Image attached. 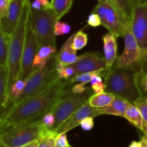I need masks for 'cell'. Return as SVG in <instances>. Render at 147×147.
Returning a JSON list of instances; mask_svg holds the SVG:
<instances>
[{
	"mask_svg": "<svg viewBox=\"0 0 147 147\" xmlns=\"http://www.w3.org/2000/svg\"><path fill=\"white\" fill-rule=\"evenodd\" d=\"M65 86L57 78L39 94L14 104L0 119V131L41 119L66 94Z\"/></svg>",
	"mask_w": 147,
	"mask_h": 147,
	"instance_id": "6da1fadb",
	"label": "cell"
},
{
	"mask_svg": "<svg viewBox=\"0 0 147 147\" xmlns=\"http://www.w3.org/2000/svg\"><path fill=\"white\" fill-rule=\"evenodd\" d=\"M31 4L30 0L25 1L17 27L11 36L9 47L7 70H8V90L10 86L20 79L21 64L25 41L27 21L30 14Z\"/></svg>",
	"mask_w": 147,
	"mask_h": 147,
	"instance_id": "7a4b0ae2",
	"label": "cell"
},
{
	"mask_svg": "<svg viewBox=\"0 0 147 147\" xmlns=\"http://www.w3.org/2000/svg\"><path fill=\"white\" fill-rule=\"evenodd\" d=\"M103 77L106 92L124 98L132 103L142 96L136 83L134 69L112 67Z\"/></svg>",
	"mask_w": 147,
	"mask_h": 147,
	"instance_id": "3957f363",
	"label": "cell"
},
{
	"mask_svg": "<svg viewBox=\"0 0 147 147\" xmlns=\"http://www.w3.org/2000/svg\"><path fill=\"white\" fill-rule=\"evenodd\" d=\"M51 131L52 130L46 128L40 119L1 132L0 142L7 147H22L40 140Z\"/></svg>",
	"mask_w": 147,
	"mask_h": 147,
	"instance_id": "277c9868",
	"label": "cell"
},
{
	"mask_svg": "<svg viewBox=\"0 0 147 147\" xmlns=\"http://www.w3.org/2000/svg\"><path fill=\"white\" fill-rule=\"evenodd\" d=\"M30 22L39 47L50 45L56 47L55 24L58 21L55 11L50 9H30Z\"/></svg>",
	"mask_w": 147,
	"mask_h": 147,
	"instance_id": "5b68a950",
	"label": "cell"
},
{
	"mask_svg": "<svg viewBox=\"0 0 147 147\" xmlns=\"http://www.w3.org/2000/svg\"><path fill=\"white\" fill-rule=\"evenodd\" d=\"M56 67L57 61L55 57H53L44 69L34 70L32 74L27 78L23 94L16 103H20L27 98L39 94L57 80L58 77Z\"/></svg>",
	"mask_w": 147,
	"mask_h": 147,
	"instance_id": "8992f818",
	"label": "cell"
},
{
	"mask_svg": "<svg viewBox=\"0 0 147 147\" xmlns=\"http://www.w3.org/2000/svg\"><path fill=\"white\" fill-rule=\"evenodd\" d=\"M93 12L100 17L102 25L116 38L123 37L126 28L130 25L121 12L108 1H98Z\"/></svg>",
	"mask_w": 147,
	"mask_h": 147,
	"instance_id": "52a82bcc",
	"label": "cell"
},
{
	"mask_svg": "<svg viewBox=\"0 0 147 147\" xmlns=\"http://www.w3.org/2000/svg\"><path fill=\"white\" fill-rule=\"evenodd\" d=\"M130 26L140 53V70L147 60V6L136 4L134 7Z\"/></svg>",
	"mask_w": 147,
	"mask_h": 147,
	"instance_id": "ba28073f",
	"label": "cell"
},
{
	"mask_svg": "<svg viewBox=\"0 0 147 147\" xmlns=\"http://www.w3.org/2000/svg\"><path fill=\"white\" fill-rule=\"evenodd\" d=\"M88 98V93L77 94L72 91L67 92L51 110L55 118V123L53 130L60 127Z\"/></svg>",
	"mask_w": 147,
	"mask_h": 147,
	"instance_id": "9c48e42d",
	"label": "cell"
},
{
	"mask_svg": "<svg viewBox=\"0 0 147 147\" xmlns=\"http://www.w3.org/2000/svg\"><path fill=\"white\" fill-rule=\"evenodd\" d=\"M29 17L26 30L25 41L23 50L21 64V73L20 79L27 80L33 73V63L34 57L38 52L39 44L31 25L30 17Z\"/></svg>",
	"mask_w": 147,
	"mask_h": 147,
	"instance_id": "30bf717a",
	"label": "cell"
},
{
	"mask_svg": "<svg viewBox=\"0 0 147 147\" xmlns=\"http://www.w3.org/2000/svg\"><path fill=\"white\" fill-rule=\"evenodd\" d=\"M123 37L124 39V50L121 56L117 57L113 67L133 68L137 72L139 70L140 53L130 25L126 28Z\"/></svg>",
	"mask_w": 147,
	"mask_h": 147,
	"instance_id": "8fae6325",
	"label": "cell"
},
{
	"mask_svg": "<svg viewBox=\"0 0 147 147\" xmlns=\"http://www.w3.org/2000/svg\"><path fill=\"white\" fill-rule=\"evenodd\" d=\"M99 115L100 114L98 109L93 108V106H90V103H88V100L74 113H73L68 118V119L65 123H63L60 127L52 131H54L57 135L59 134L67 133L69 131L72 130L74 128L80 125L82 121L86 118H95Z\"/></svg>",
	"mask_w": 147,
	"mask_h": 147,
	"instance_id": "7c38bea8",
	"label": "cell"
},
{
	"mask_svg": "<svg viewBox=\"0 0 147 147\" xmlns=\"http://www.w3.org/2000/svg\"><path fill=\"white\" fill-rule=\"evenodd\" d=\"M75 70L76 76L90 72L106 69V61L100 53H88L81 55V57L76 63L70 65Z\"/></svg>",
	"mask_w": 147,
	"mask_h": 147,
	"instance_id": "4fadbf2b",
	"label": "cell"
},
{
	"mask_svg": "<svg viewBox=\"0 0 147 147\" xmlns=\"http://www.w3.org/2000/svg\"><path fill=\"white\" fill-rule=\"evenodd\" d=\"M25 1L22 0H11L8 14L0 20V30L6 35L11 37L17 27Z\"/></svg>",
	"mask_w": 147,
	"mask_h": 147,
	"instance_id": "5bb4252c",
	"label": "cell"
},
{
	"mask_svg": "<svg viewBox=\"0 0 147 147\" xmlns=\"http://www.w3.org/2000/svg\"><path fill=\"white\" fill-rule=\"evenodd\" d=\"M75 34H72L63 45L60 51L55 56L56 61L61 65H70L78 61L81 55L78 56L76 50L73 47V40Z\"/></svg>",
	"mask_w": 147,
	"mask_h": 147,
	"instance_id": "9a60e30c",
	"label": "cell"
},
{
	"mask_svg": "<svg viewBox=\"0 0 147 147\" xmlns=\"http://www.w3.org/2000/svg\"><path fill=\"white\" fill-rule=\"evenodd\" d=\"M116 37L111 33H107L103 37V52L106 61V69L105 73L109 72L114 65L117 59V42ZM104 73V74H105Z\"/></svg>",
	"mask_w": 147,
	"mask_h": 147,
	"instance_id": "2e32d148",
	"label": "cell"
},
{
	"mask_svg": "<svg viewBox=\"0 0 147 147\" xmlns=\"http://www.w3.org/2000/svg\"><path fill=\"white\" fill-rule=\"evenodd\" d=\"M131 102L123 97L116 96L115 100L109 106L98 109L100 115H113V116H125L127 108Z\"/></svg>",
	"mask_w": 147,
	"mask_h": 147,
	"instance_id": "e0dca14e",
	"label": "cell"
},
{
	"mask_svg": "<svg viewBox=\"0 0 147 147\" xmlns=\"http://www.w3.org/2000/svg\"><path fill=\"white\" fill-rule=\"evenodd\" d=\"M56 53V47L50 45H46L40 47L38 52L34 57L33 63V72L35 70H42L47 63L50 62Z\"/></svg>",
	"mask_w": 147,
	"mask_h": 147,
	"instance_id": "ac0fdd59",
	"label": "cell"
},
{
	"mask_svg": "<svg viewBox=\"0 0 147 147\" xmlns=\"http://www.w3.org/2000/svg\"><path fill=\"white\" fill-rule=\"evenodd\" d=\"M27 84V80L18 79L10 86L8 90V99L7 103V110L6 113L9 109H11L17 101L22 95L23 94L24 88ZM5 115V114H4ZM4 117V116H3ZM2 117V118H3Z\"/></svg>",
	"mask_w": 147,
	"mask_h": 147,
	"instance_id": "d6986e66",
	"label": "cell"
},
{
	"mask_svg": "<svg viewBox=\"0 0 147 147\" xmlns=\"http://www.w3.org/2000/svg\"><path fill=\"white\" fill-rule=\"evenodd\" d=\"M116 98V95L109 92L95 93L91 95L88 98V103L91 106L96 109L106 107L109 106Z\"/></svg>",
	"mask_w": 147,
	"mask_h": 147,
	"instance_id": "ffe728a7",
	"label": "cell"
},
{
	"mask_svg": "<svg viewBox=\"0 0 147 147\" xmlns=\"http://www.w3.org/2000/svg\"><path fill=\"white\" fill-rule=\"evenodd\" d=\"M125 119L129 121L132 125L140 129L141 131H144V123L142 119V113L139 109L135 106L134 103H131L129 105L125 113Z\"/></svg>",
	"mask_w": 147,
	"mask_h": 147,
	"instance_id": "44dd1931",
	"label": "cell"
},
{
	"mask_svg": "<svg viewBox=\"0 0 147 147\" xmlns=\"http://www.w3.org/2000/svg\"><path fill=\"white\" fill-rule=\"evenodd\" d=\"M73 0H51V9L55 11L57 20H60L71 9Z\"/></svg>",
	"mask_w": 147,
	"mask_h": 147,
	"instance_id": "7402d4cb",
	"label": "cell"
},
{
	"mask_svg": "<svg viewBox=\"0 0 147 147\" xmlns=\"http://www.w3.org/2000/svg\"><path fill=\"white\" fill-rule=\"evenodd\" d=\"M0 67H7L9 47L11 37L0 30Z\"/></svg>",
	"mask_w": 147,
	"mask_h": 147,
	"instance_id": "603a6c76",
	"label": "cell"
},
{
	"mask_svg": "<svg viewBox=\"0 0 147 147\" xmlns=\"http://www.w3.org/2000/svg\"><path fill=\"white\" fill-rule=\"evenodd\" d=\"M116 6L126 19L129 24H131V15L134 7L136 6V0H113Z\"/></svg>",
	"mask_w": 147,
	"mask_h": 147,
	"instance_id": "cb8c5ba5",
	"label": "cell"
},
{
	"mask_svg": "<svg viewBox=\"0 0 147 147\" xmlns=\"http://www.w3.org/2000/svg\"><path fill=\"white\" fill-rule=\"evenodd\" d=\"M105 71H106V70L102 69V70H97V71L90 72V73H86L80 75H78V76H76L73 78H72L70 80V83H78L86 85L90 83L92 78L94 76H96V75H98V76H101L102 77H103Z\"/></svg>",
	"mask_w": 147,
	"mask_h": 147,
	"instance_id": "d4e9b609",
	"label": "cell"
},
{
	"mask_svg": "<svg viewBox=\"0 0 147 147\" xmlns=\"http://www.w3.org/2000/svg\"><path fill=\"white\" fill-rule=\"evenodd\" d=\"M136 80L141 96L147 99V73L142 70L136 72Z\"/></svg>",
	"mask_w": 147,
	"mask_h": 147,
	"instance_id": "484cf974",
	"label": "cell"
},
{
	"mask_svg": "<svg viewBox=\"0 0 147 147\" xmlns=\"http://www.w3.org/2000/svg\"><path fill=\"white\" fill-rule=\"evenodd\" d=\"M133 103L139 109L142 113L144 123L143 132L147 134V99L143 96H140Z\"/></svg>",
	"mask_w": 147,
	"mask_h": 147,
	"instance_id": "4316f807",
	"label": "cell"
},
{
	"mask_svg": "<svg viewBox=\"0 0 147 147\" xmlns=\"http://www.w3.org/2000/svg\"><path fill=\"white\" fill-rule=\"evenodd\" d=\"M56 70H57V77L60 80L64 79L65 80H68L76 76L74 69L70 65H61L57 63Z\"/></svg>",
	"mask_w": 147,
	"mask_h": 147,
	"instance_id": "83f0119b",
	"label": "cell"
},
{
	"mask_svg": "<svg viewBox=\"0 0 147 147\" xmlns=\"http://www.w3.org/2000/svg\"><path fill=\"white\" fill-rule=\"evenodd\" d=\"M88 43V34L83 30H79L75 34L73 40V47L76 51L83 49Z\"/></svg>",
	"mask_w": 147,
	"mask_h": 147,
	"instance_id": "f1b7e54d",
	"label": "cell"
},
{
	"mask_svg": "<svg viewBox=\"0 0 147 147\" xmlns=\"http://www.w3.org/2000/svg\"><path fill=\"white\" fill-rule=\"evenodd\" d=\"M91 88L95 93H103L106 90V85L103 82L101 76L96 75L92 78L90 82Z\"/></svg>",
	"mask_w": 147,
	"mask_h": 147,
	"instance_id": "f546056e",
	"label": "cell"
},
{
	"mask_svg": "<svg viewBox=\"0 0 147 147\" xmlns=\"http://www.w3.org/2000/svg\"><path fill=\"white\" fill-rule=\"evenodd\" d=\"M57 136L54 131H52L49 134L44 136L39 141L38 147H56L55 137Z\"/></svg>",
	"mask_w": 147,
	"mask_h": 147,
	"instance_id": "4dcf8cb0",
	"label": "cell"
},
{
	"mask_svg": "<svg viewBox=\"0 0 147 147\" xmlns=\"http://www.w3.org/2000/svg\"><path fill=\"white\" fill-rule=\"evenodd\" d=\"M41 120L46 128H47L50 130H53L54 129L55 123V118L54 114L51 111L46 113L42 116Z\"/></svg>",
	"mask_w": 147,
	"mask_h": 147,
	"instance_id": "1f68e13d",
	"label": "cell"
},
{
	"mask_svg": "<svg viewBox=\"0 0 147 147\" xmlns=\"http://www.w3.org/2000/svg\"><path fill=\"white\" fill-rule=\"evenodd\" d=\"M70 26L66 23L61 22L58 20L55 24V34L56 36L63 35L70 32Z\"/></svg>",
	"mask_w": 147,
	"mask_h": 147,
	"instance_id": "d6a6232c",
	"label": "cell"
},
{
	"mask_svg": "<svg viewBox=\"0 0 147 147\" xmlns=\"http://www.w3.org/2000/svg\"><path fill=\"white\" fill-rule=\"evenodd\" d=\"M31 8L33 9H42L51 8V4L48 0H34L31 4Z\"/></svg>",
	"mask_w": 147,
	"mask_h": 147,
	"instance_id": "836d02e7",
	"label": "cell"
},
{
	"mask_svg": "<svg viewBox=\"0 0 147 147\" xmlns=\"http://www.w3.org/2000/svg\"><path fill=\"white\" fill-rule=\"evenodd\" d=\"M56 147H70L66 133L59 134L55 137Z\"/></svg>",
	"mask_w": 147,
	"mask_h": 147,
	"instance_id": "e575fe53",
	"label": "cell"
},
{
	"mask_svg": "<svg viewBox=\"0 0 147 147\" xmlns=\"http://www.w3.org/2000/svg\"><path fill=\"white\" fill-rule=\"evenodd\" d=\"M11 0H0V20L5 18L9 9Z\"/></svg>",
	"mask_w": 147,
	"mask_h": 147,
	"instance_id": "d590c367",
	"label": "cell"
},
{
	"mask_svg": "<svg viewBox=\"0 0 147 147\" xmlns=\"http://www.w3.org/2000/svg\"><path fill=\"white\" fill-rule=\"evenodd\" d=\"M88 24L93 27H99L101 24V20H100V17L96 13L92 12L91 14H89L87 20Z\"/></svg>",
	"mask_w": 147,
	"mask_h": 147,
	"instance_id": "8d00e7d4",
	"label": "cell"
},
{
	"mask_svg": "<svg viewBox=\"0 0 147 147\" xmlns=\"http://www.w3.org/2000/svg\"><path fill=\"white\" fill-rule=\"evenodd\" d=\"M80 126L82 129L86 131H90L94 126V121L93 117H87L83 119L80 123Z\"/></svg>",
	"mask_w": 147,
	"mask_h": 147,
	"instance_id": "74e56055",
	"label": "cell"
},
{
	"mask_svg": "<svg viewBox=\"0 0 147 147\" xmlns=\"http://www.w3.org/2000/svg\"><path fill=\"white\" fill-rule=\"evenodd\" d=\"M86 85L83 84V83H78L77 85H75L73 86L71 89V91L73 93H77V94H83L85 93L86 91H88V88L85 87Z\"/></svg>",
	"mask_w": 147,
	"mask_h": 147,
	"instance_id": "f35d334b",
	"label": "cell"
},
{
	"mask_svg": "<svg viewBox=\"0 0 147 147\" xmlns=\"http://www.w3.org/2000/svg\"><path fill=\"white\" fill-rule=\"evenodd\" d=\"M129 147H142V142H136V141H134L130 144Z\"/></svg>",
	"mask_w": 147,
	"mask_h": 147,
	"instance_id": "ab89813d",
	"label": "cell"
},
{
	"mask_svg": "<svg viewBox=\"0 0 147 147\" xmlns=\"http://www.w3.org/2000/svg\"><path fill=\"white\" fill-rule=\"evenodd\" d=\"M39 141H40V140H39ZM39 141H35V142H31V143L28 144L24 145V146H23L22 147H38Z\"/></svg>",
	"mask_w": 147,
	"mask_h": 147,
	"instance_id": "60d3db41",
	"label": "cell"
},
{
	"mask_svg": "<svg viewBox=\"0 0 147 147\" xmlns=\"http://www.w3.org/2000/svg\"><path fill=\"white\" fill-rule=\"evenodd\" d=\"M142 144V147H147V134H144V136L141 140Z\"/></svg>",
	"mask_w": 147,
	"mask_h": 147,
	"instance_id": "b9f144b4",
	"label": "cell"
},
{
	"mask_svg": "<svg viewBox=\"0 0 147 147\" xmlns=\"http://www.w3.org/2000/svg\"><path fill=\"white\" fill-rule=\"evenodd\" d=\"M136 4L147 6V0H136Z\"/></svg>",
	"mask_w": 147,
	"mask_h": 147,
	"instance_id": "7bdbcfd3",
	"label": "cell"
},
{
	"mask_svg": "<svg viewBox=\"0 0 147 147\" xmlns=\"http://www.w3.org/2000/svg\"><path fill=\"white\" fill-rule=\"evenodd\" d=\"M108 1V2H109V3H110V4H111L113 6V7H115L116 9H119V8H118V7H117V6H116V3H115V1H113V0H98V1ZM119 11H120V10H119ZM121 14H122V13H121Z\"/></svg>",
	"mask_w": 147,
	"mask_h": 147,
	"instance_id": "ee69618b",
	"label": "cell"
},
{
	"mask_svg": "<svg viewBox=\"0 0 147 147\" xmlns=\"http://www.w3.org/2000/svg\"><path fill=\"white\" fill-rule=\"evenodd\" d=\"M141 70H142L143 71H144V72H146V73H147V60L146 62H145L144 64L143 65V66H142V69H141Z\"/></svg>",
	"mask_w": 147,
	"mask_h": 147,
	"instance_id": "f6af8a7d",
	"label": "cell"
},
{
	"mask_svg": "<svg viewBox=\"0 0 147 147\" xmlns=\"http://www.w3.org/2000/svg\"><path fill=\"white\" fill-rule=\"evenodd\" d=\"M0 147H7V146H6V145L4 144L3 143V142H0Z\"/></svg>",
	"mask_w": 147,
	"mask_h": 147,
	"instance_id": "bcb514c9",
	"label": "cell"
},
{
	"mask_svg": "<svg viewBox=\"0 0 147 147\" xmlns=\"http://www.w3.org/2000/svg\"><path fill=\"white\" fill-rule=\"evenodd\" d=\"M22 1H27V0H22Z\"/></svg>",
	"mask_w": 147,
	"mask_h": 147,
	"instance_id": "7dc6e473",
	"label": "cell"
},
{
	"mask_svg": "<svg viewBox=\"0 0 147 147\" xmlns=\"http://www.w3.org/2000/svg\"><path fill=\"white\" fill-rule=\"evenodd\" d=\"M70 147H72V146H70Z\"/></svg>",
	"mask_w": 147,
	"mask_h": 147,
	"instance_id": "c3c4849f",
	"label": "cell"
}]
</instances>
